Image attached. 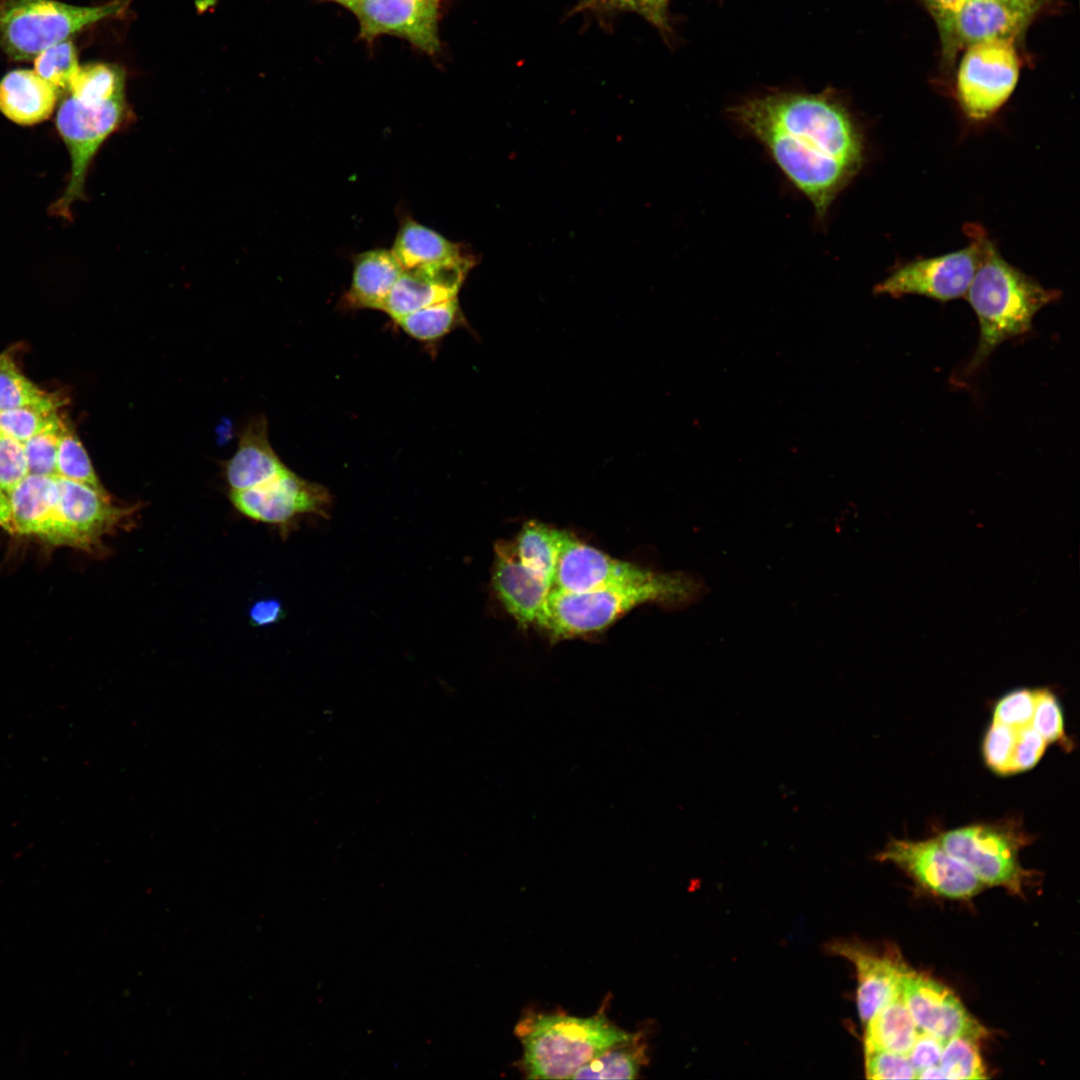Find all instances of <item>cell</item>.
Masks as SVG:
<instances>
[{"label":"cell","mask_w":1080,"mask_h":1080,"mask_svg":"<svg viewBox=\"0 0 1080 1080\" xmlns=\"http://www.w3.org/2000/svg\"><path fill=\"white\" fill-rule=\"evenodd\" d=\"M969 245L944 255L919 258L899 266L874 287L879 295H920L940 302L964 297L979 262V245L965 233Z\"/></svg>","instance_id":"30bf717a"},{"label":"cell","mask_w":1080,"mask_h":1080,"mask_svg":"<svg viewBox=\"0 0 1080 1080\" xmlns=\"http://www.w3.org/2000/svg\"><path fill=\"white\" fill-rule=\"evenodd\" d=\"M823 220L865 161L863 128L832 90L774 91L729 109Z\"/></svg>","instance_id":"6da1fadb"},{"label":"cell","mask_w":1080,"mask_h":1080,"mask_svg":"<svg viewBox=\"0 0 1080 1080\" xmlns=\"http://www.w3.org/2000/svg\"><path fill=\"white\" fill-rule=\"evenodd\" d=\"M919 1032L899 984L864 1026V1053L885 1050L907 1055Z\"/></svg>","instance_id":"cb8c5ba5"},{"label":"cell","mask_w":1080,"mask_h":1080,"mask_svg":"<svg viewBox=\"0 0 1080 1080\" xmlns=\"http://www.w3.org/2000/svg\"><path fill=\"white\" fill-rule=\"evenodd\" d=\"M128 3L87 7L57 0H0V48L15 61L34 60L84 28L123 13Z\"/></svg>","instance_id":"8992f818"},{"label":"cell","mask_w":1080,"mask_h":1080,"mask_svg":"<svg viewBox=\"0 0 1080 1080\" xmlns=\"http://www.w3.org/2000/svg\"><path fill=\"white\" fill-rule=\"evenodd\" d=\"M289 470L272 448L266 417L260 415L242 429L234 454L225 462L224 476L230 491H240L269 483Z\"/></svg>","instance_id":"ffe728a7"},{"label":"cell","mask_w":1080,"mask_h":1080,"mask_svg":"<svg viewBox=\"0 0 1080 1080\" xmlns=\"http://www.w3.org/2000/svg\"><path fill=\"white\" fill-rule=\"evenodd\" d=\"M62 418L23 443L29 474L57 476L56 461Z\"/></svg>","instance_id":"d590c367"},{"label":"cell","mask_w":1080,"mask_h":1080,"mask_svg":"<svg viewBox=\"0 0 1080 1080\" xmlns=\"http://www.w3.org/2000/svg\"><path fill=\"white\" fill-rule=\"evenodd\" d=\"M57 479L59 497L53 545L95 550L104 536L127 527L139 509L138 504H115L108 492L59 476Z\"/></svg>","instance_id":"9c48e42d"},{"label":"cell","mask_w":1080,"mask_h":1080,"mask_svg":"<svg viewBox=\"0 0 1080 1080\" xmlns=\"http://www.w3.org/2000/svg\"><path fill=\"white\" fill-rule=\"evenodd\" d=\"M563 533L564 530L531 520L522 526L513 542L520 561L552 585Z\"/></svg>","instance_id":"484cf974"},{"label":"cell","mask_w":1080,"mask_h":1080,"mask_svg":"<svg viewBox=\"0 0 1080 1080\" xmlns=\"http://www.w3.org/2000/svg\"><path fill=\"white\" fill-rule=\"evenodd\" d=\"M395 322L414 339L435 341L463 325L464 317L455 297L410 312Z\"/></svg>","instance_id":"83f0119b"},{"label":"cell","mask_w":1080,"mask_h":1080,"mask_svg":"<svg viewBox=\"0 0 1080 1080\" xmlns=\"http://www.w3.org/2000/svg\"><path fill=\"white\" fill-rule=\"evenodd\" d=\"M58 92L35 70L16 69L0 80V112L10 121L31 126L53 113Z\"/></svg>","instance_id":"7402d4cb"},{"label":"cell","mask_w":1080,"mask_h":1080,"mask_svg":"<svg viewBox=\"0 0 1080 1080\" xmlns=\"http://www.w3.org/2000/svg\"><path fill=\"white\" fill-rule=\"evenodd\" d=\"M829 951L855 967L857 1009L865 1026L897 989L909 966L895 949L880 952L856 941H835L829 945Z\"/></svg>","instance_id":"e0dca14e"},{"label":"cell","mask_w":1080,"mask_h":1080,"mask_svg":"<svg viewBox=\"0 0 1080 1080\" xmlns=\"http://www.w3.org/2000/svg\"><path fill=\"white\" fill-rule=\"evenodd\" d=\"M645 1045L640 1034H635L601 1051L571 1079H633L646 1064Z\"/></svg>","instance_id":"4316f807"},{"label":"cell","mask_w":1080,"mask_h":1080,"mask_svg":"<svg viewBox=\"0 0 1080 1080\" xmlns=\"http://www.w3.org/2000/svg\"><path fill=\"white\" fill-rule=\"evenodd\" d=\"M129 119L122 70L102 63L80 66L56 116L57 131L70 155L71 173L63 195L50 207L52 214L71 216V205L84 197L95 155Z\"/></svg>","instance_id":"7a4b0ae2"},{"label":"cell","mask_w":1080,"mask_h":1080,"mask_svg":"<svg viewBox=\"0 0 1080 1080\" xmlns=\"http://www.w3.org/2000/svg\"><path fill=\"white\" fill-rule=\"evenodd\" d=\"M59 404L28 405L0 411V434L21 443L60 420Z\"/></svg>","instance_id":"4dcf8cb0"},{"label":"cell","mask_w":1080,"mask_h":1080,"mask_svg":"<svg viewBox=\"0 0 1080 1080\" xmlns=\"http://www.w3.org/2000/svg\"><path fill=\"white\" fill-rule=\"evenodd\" d=\"M1009 1H1017V2H1039V0H1009Z\"/></svg>","instance_id":"681fc988"},{"label":"cell","mask_w":1080,"mask_h":1080,"mask_svg":"<svg viewBox=\"0 0 1080 1080\" xmlns=\"http://www.w3.org/2000/svg\"><path fill=\"white\" fill-rule=\"evenodd\" d=\"M1039 2L964 0L954 22L953 43L973 45L1014 40L1027 26Z\"/></svg>","instance_id":"d6986e66"},{"label":"cell","mask_w":1080,"mask_h":1080,"mask_svg":"<svg viewBox=\"0 0 1080 1080\" xmlns=\"http://www.w3.org/2000/svg\"><path fill=\"white\" fill-rule=\"evenodd\" d=\"M391 251L403 268L443 262L463 253L459 244L410 217L401 222Z\"/></svg>","instance_id":"d4e9b609"},{"label":"cell","mask_w":1080,"mask_h":1080,"mask_svg":"<svg viewBox=\"0 0 1080 1080\" xmlns=\"http://www.w3.org/2000/svg\"><path fill=\"white\" fill-rule=\"evenodd\" d=\"M979 245V262L966 293L979 323L977 348L966 366L974 373L1004 341L1027 334L1034 316L1061 297L1058 289L1045 288L1008 263L985 229L966 224Z\"/></svg>","instance_id":"3957f363"},{"label":"cell","mask_w":1080,"mask_h":1080,"mask_svg":"<svg viewBox=\"0 0 1080 1080\" xmlns=\"http://www.w3.org/2000/svg\"><path fill=\"white\" fill-rule=\"evenodd\" d=\"M654 571L616 559L564 530L553 587L583 592L616 583L648 578Z\"/></svg>","instance_id":"9a60e30c"},{"label":"cell","mask_w":1080,"mask_h":1080,"mask_svg":"<svg viewBox=\"0 0 1080 1080\" xmlns=\"http://www.w3.org/2000/svg\"><path fill=\"white\" fill-rule=\"evenodd\" d=\"M15 534L53 544L57 528V476L29 474L8 495Z\"/></svg>","instance_id":"44dd1931"},{"label":"cell","mask_w":1080,"mask_h":1080,"mask_svg":"<svg viewBox=\"0 0 1080 1080\" xmlns=\"http://www.w3.org/2000/svg\"><path fill=\"white\" fill-rule=\"evenodd\" d=\"M1017 729L991 723L985 733L982 752L986 765L998 775H1011V760Z\"/></svg>","instance_id":"8d00e7d4"},{"label":"cell","mask_w":1080,"mask_h":1080,"mask_svg":"<svg viewBox=\"0 0 1080 1080\" xmlns=\"http://www.w3.org/2000/svg\"><path fill=\"white\" fill-rule=\"evenodd\" d=\"M865 1073L866 1078L875 1080L916 1079V1071L907 1055L885 1050L865 1053Z\"/></svg>","instance_id":"ab89813d"},{"label":"cell","mask_w":1080,"mask_h":1080,"mask_svg":"<svg viewBox=\"0 0 1080 1080\" xmlns=\"http://www.w3.org/2000/svg\"><path fill=\"white\" fill-rule=\"evenodd\" d=\"M492 587L508 614L521 626L535 625L553 585L524 565L513 542L495 545Z\"/></svg>","instance_id":"ac0fdd59"},{"label":"cell","mask_w":1080,"mask_h":1080,"mask_svg":"<svg viewBox=\"0 0 1080 1080\" xmlns=\"http://www.w3.org/2000/svg\"><path fill=\"white\" fill-rule=\"evenodd\" d=\"M0 528L15 534L9 496L0 487Z\"/></svg>","instance_id":"f6af8a7d"},{"label":"cell","mask_w":1080,"mask_h":1080,"mask_svg":"<svg viewBox=\"0 0 1080 1080\" xmlns=\"http://www.w3.org/2000/svg\"><path fill=\"white\" fill-rule=\"evenodd\" d=\"M329 1L337 2V3H339V4L343 5V6H345V7L347 8V7H348V5H349V4H350V3H351V2L353 1V0H329Z\"/></svg>","instance_id":"7dc6e473"},{"label":"cell","mask_w":1080,"mask_h":1080,"mask_svg":"<svg viewBox=\"0 0 1080 1080\" xmlns=\"http://www.w3.org/2000/svg\"><path fill=\"white\" fill-rule=\"evenodd\" d=\"M29 475L23 443L0 434V487L9 495Z\"/></svg>","instance_id":"f35d334b"},{"label":"cell","mask_w":1080,"mask_h":1080,"mask_svg":"<svg viewBox=\"0 0 1080 1080\" xmlns=\"http://www.w3.org/2000/svg\"><path fill=\"white\" fill-rule=\"evenodd\" d=\"M44 404H60V400L28 379L7 352L0 354V411Z\"/></svg>","instance_id":"f1b7e54d"},{"label":"cell","mask_w":1080,"mask_h":1080,"mask_svg":"<svg viewBox=\"0 0 1080 1080\" xmlns=\"http://www.w3.org/2000/svg\"><path fill=\"white\" fill-rule=\"evenodd\" d=\"M702 583L683 573L653 572L648 578L583 592L552 588L536 624L553 640L601 632L644 604L676 607L695 601Z\"/></svg>","instance_id":"277c9868"},{"label":"cell","mask_w":1080,"mask_h":1080,"mask_svg":"<svg viewBox=\"0 0 1080 1080\" xmlns=\"http://www.w3.org/2000/svg\"><path fill=\"white\" fill-rule=\"evenodd\" d=\"M34 68L58 94H67L80 69L74 44L67 40L45 49L34 59Z\"/></svg>","instance_id":"1f68e13d"},{"label":"cell","mask_w":1080,"mask_h":1080,"mask_svg":"<svg viewBox=\"0 0 1080 1080\" xmlns=\"http://www.w3.org/2000/svg\"><path fill=\"white\" fill-rule=\"evenodd\" d=\"M1049 743L1071 750L1072 742L1065 733L1061 705L1048 689H1035V706L1030 724Z\"/></svg>","instance_id":"e575fe53"},{"label":"cell","mask_w":1080,"mask_h":1080,"mask_svg":"<svg viewBox=\"0 0 1080 1080\" xmlns=\"http://www.w3.org/2000/svg\"><path fill=\"white\" fill-rule=\"evenodd\" d=\"M935 18L947 48H953L954 22L964 0H924Z\"/></svg>","instance_id":"7bdbcfd3"},{"label":"cell","mask_w":1080,"mask_h":1080,"mask_svg":"<svg viewBox=\"0 0 1080 1080\" xmlns=\"http://www.w3.org/2000/svg\"><path fill=\"white\" fill-rule=\"evenodd\" d=\"M945 1075L939 1065L927 1067L916 1074V1079H944Z\"/></svg>","instance_id":"bcb514c9"},{"label":"cell","mask_w":1080,"mask_h":1080,"mask_svg":"<svg viewBox=\"0 0 1080 1080\" xmlns=\"http://www.w3.org/2000/svg\"><path fill=\"white\" fill-rule=\"evenodd\" d=\"M1047 745L1031 725L1018 728L1011 760V775L1033 768L1041 759Z\"/></svg>","instance_id":"60d3db41"},{"label":"cell","mask_w":1080,"mask_h":1080,"mask_svg":"<svg viewBox=\"0 0 1080 1080\" xmlns=\"http://www.w3.org/2000/svg\"><path fill=\"white\" fill-rule=\"evenodd\" d=\"M937 839L983 883L1023 896L1031 872L1019 861V851L1031 841L1016 823L973 824L941 832Z\"/></svg>","instance_id":"52a82bcc"},{"label":"cell","mask_w":1080,"mask_h":1080,"mask_svg":"<svg viewBox=\"0 0 1080 1080\" xmlns=\"http://www.w3.org/2000/svg\"><path fill=\"white\" fill-rule=\"evenodd\" d=\"M515 1033L523 1046L521 1065L529 1079H571L601 1051L633 1035L602 1013L587 1018L527 1014Z\"/></svg>","instance_id":"5b68a950"},{"label":"cell","mask_w":1080,"mask_h":1080,"mask_svg":"<svg viewBox=\"0 0 1080 1080\" xmlns=\"http://www.w3.org/2000/svg\"><path fill=\"white\" fill-rule=\"evenodd\" d=\"M232 505L244 516L263 523L288 525L305 514L327 516L331 506L328 490L289 470L264 485L230 491Z\"/></svg>","instance_id":"4fadbf2b"},{"label":"cell","mask_w":1080,"mask_h":1080,"mask_svg":"<svg viewBox=\"0 0 1080 1080\" xmlns=\"http://www.w3.org/2000/svg\"><path fill=\"white\" fill-rule=\"evenodd\" d=\"M403 269L388 249H372L356 255L351 285L343 297L344 306L380 310Z\"/></svg>","instance_id":"603a6c76"},{"label":"cell","mask_w":1080,"mask_h":1080,"mask_svg":"<svg viewBox=\"0 0 1080 1080\" xmlns=\"http://www.w3.org/2000/svg\"><path fill=\"white\" fill-rule=\"evenodd\" d=\"M440 8L441 0H353L347 7L358 20L361 39L393 35L428 55L441 48Z\"/></svg>","instance_id":"7c38bea8"},{"label":"cell","mask_w":1080,"mask_h":1080,"mask_svg":"<svg viewBox=\"0 0 1080 1080\" xmlns=\"http://www.w3.org/2000/svg\"><path fill=\"white\" fill-rule=\"evenodd\" d=\"M900 987L921 1031L944 1041L956 1036L978 1041L988 1035L987 1029L970 1015L955 994L935 979L909 967L901 978Z\"/></svg>","instance_id":"5bb4252c"},{"label":"cell","mask_w":1080,"mask_h":1080,"mask_svg":"<svg viewBox=\"0 0 1080 1080\" xmlns=\"http://www.w3.org/2000/svg\"><path fill=\"white\" fill-rule=\"evenodd\" d=\"M56 469L59 477L86 484L101 492H107L101 484L82 442L71 426L63 419L58 438Z\"/></svg>","instance_id":"f546056e"},{"label":"cell","mask_w":1080,"mask_h":1080,"mask_svg":"<svg viewBox=\"0 0 1080 1080\" xmlns=\"http://www.w3.org/2000/svg\"><path fill=\"white\" fill-rule=\"evenodd\" d=\"M283 615L281 602L277 599H261L255 601L249 609L250 622L255 626L274 624Z\"/></svg>","instance_id":"ee69618b"},{"label":"cell","mask_w":1080,"mask_h":1080,"mask_svg":"<svg viewBox=\"0 0 1080 1080\" xmlns=\"http://www.w3.org/2000/svg\"><path fill=\"white\" fill-rule=\"evenodd\" d=\"M472 266V258L462 253L443 262L404 268L380 311L395 321L420 308L455 298Z\"/></svg>","instance_id":"2e32d148"},{"label":"cell","mask_w":1080,"mask_h":1080,"mask_svg":"<svg viewBox=\"0 0 1080 1080\" xmlns=\"http://www.w3.org/2000/svg\"><path fill=\"white\" fill-rule=\"evenodd\" d=\"M668 2L669 0H659L660 5L665 9H667Z\"/></svg>","instance_id":"c3c4849f"},{"label":"cell","mask_w":1080,"mask_h":1080,"mask_svg":"<svg viewBox=\"0 0 1080 1080\" xmlns=\"http://www.w3.org/2000/svg\"><path fill=\"white\" fill-rule=\"evenodd\" d=\"M656 1H657L658 5H659V6H660V7H661V8H662V9H663L664 11H666V12H667V9L663 8V7H662V6L660 5V3H659V0H656Z\"/></svg>","instance_id":"f907efd6"},{"label":"cell","mask_w":1080,"mask_h":1080,"mask_svg":"<svg viewBox=\"0 0 1080 1080\" xmlns=\"http://www.w3.org/2000/svg\"><path fill=\"white\" fill-rule=\"evenodd\" d=\"M945 1042L933 1034L920 1030L907 1054L916 1074L927 1067L939 1065Z\"/></svg>","instance_id":"b9f144b4"},{"label":"cell","mask_w":1080,"mask_h":1080,"mask_svg":"<svg viewBox=\"0 0 1080 1080\" xmlns=\"http://www.w3.org/2000/svg\"><path fill=\"white\" fill-rule=\"evenodd\" d=\"M909 875L929 892L950 898L968 899L983 887L978 877L951 855L936 838L926 840L891 839L876 855Z\"/></svg>","instance_id":"8fae6325"},{"label":"cell","mask_w":1080,"mask_h":1080,"mask_svg":"<svg viewBox=\"0 0 1080 1080\" xmlns=\"http://www.w3.org/2000/svg\"><path fill=\"white\" fill-rule=\"evenodd\" d=\"M1018 76L1013 40L968 46L957 76V95L966 116L982 121L994 115L1011 96Z\"/></svg>","instance_id":"ba28073f"},{"label":"cell","mask_w":1080,"mask_h":1080,"mask_svg":"<svg viewBox=\"0 0 1080 1080\" xmlns=\"http://www.w3.org/2000/svg\"><path fill=\"white\" fill-rule=\"evenodd\" d=\"M1034 706L1035 689L1013 690L995 704L992 722L1015 729L1030 725Z\"/></svg>","instance_id":"74e56055"},{"label":"cell","mask_w":1080,"mask_h":1080,"mask_svg":"<svg viewBox=\"0 0 1080 1080\" xmlns=\"http://www.w3.org/2000/svg\"><path fill=\"white\" fill-rule=\"evenodd\" d=\"M976 1042L972 1038L956 1036L944 1043L939 1066L945 1079L988 1078Z\"/></svg>","instance_id":"d6a6232c"},{"label":"cell","mask_w":1080,"mask_h":1080,"mask_svg":"<svg viewBox=\"0 0 1080 1080\" xmlns=\"http://www.w3.org/2000/svg\"><path fill=\"white\" fill-rule=\"evenodd\" d=\"M626 11L639 14L664 35L670 33L667 12L658 5L656 0H579L569 16L578 13L603 16Z\"/></svg>","instance_id":"836d02e7"}]
</instances>
